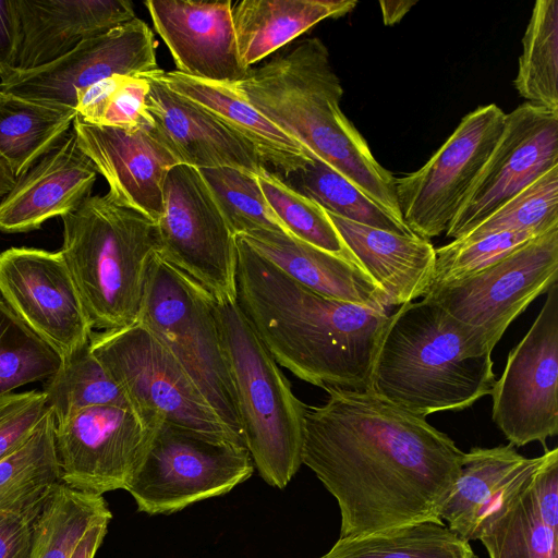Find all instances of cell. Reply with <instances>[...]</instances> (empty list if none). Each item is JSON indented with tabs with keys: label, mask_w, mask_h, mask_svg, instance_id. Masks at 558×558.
Here are the masks:
<instances>
[{
	"label": "cell",
	"mask_w": 558,
	"mask_h": 558,
	"mask_svg": "<svg viewBox=\"0 0 558 558\" xmlns=\"http://www.w3.org/2000/svg\"><path fill=\"white\" fill-rule=\"evenodd\" d=\"M214 305L245 447L260 477L283 489L303 464L306 404L295 397L234 300L214 299Z\"/></svg>",
	"instance_id": "8992f818"
},
{
	"label": "cell",
	"mask_w": 558,
	"mask_h": 558,
	"mask_svg": "<svg viewBox=\"0 0 558 558\" xmlns=\"http://www.w3.org/2000/svg\"><path fill=\"white\" fill-rule=\"evenodd\" d=\"M233 87L263 116L354 184L372 202L404 223L395 175L341 110L343 88L328 48L318 37L250 69Z\"/></svg>",
	"instance_id": "3957f363"
},
{
	"label": "cell",
	"mask_w": 558,
	"mask_h": 558,
	"mask_svg": "<svg viewBox=\"0 0 558 558\" xmlns=\"http://www.w3.org/2000/svg\"><path fill=\"white\" fill-rule=\"evenodd\" d=\"M484 336L422 299L388 315L365 390L420 416L459 411L492 395Z\"/></svg>",
	"instance_id": "277c9868"
},
{
	"label": "cell",
	"mask_w": 558,
	"mask_h": 558,
	"mask_svg": "<svg viewBox=\"0 0 558 558\" xmlns=\"http://www.w3.org/2000/svg\"><path fill=\"white\" fill-rule=\"evenodd\" d=\"M0 294L62 361L89 344L93 327L60 251L10 247L1 252Z\"/></svg>",
	"instance_id": "9a60e30c"
},
{
	"label": "cell",
	"mask_w": 558,
	"mask_h": 558,
	"mask_svg": "<svg viewBox=\"0 0 558 558\" xmlns=\"http://www.w3.org/2000/svg\"><path fill=\"white\" fill-rule=\"evenodd\" d=\"M354 260L386 293L391 306L424 298L435 272V247L416 234L401 235L327 213Z\"/></svg>",
	"instance_id": "d4e9b609"
},
{
	"label": "cell",
	"mask_w": 558,
	"mask_h": 558,
	"mask_svg": "<svg viewBox=\"0 0 558 558\" xmlns=\"http://www.w3.org/2000/svg\"><path fill=\"white\" fill-rule=\"evenodd\" d=\"M16 179L7 162L0 157V202L13 189Z\"/></svg>",
	"instance_id": "7dc6e473"
},
{
	"label": "cell",
	"mask_w": 558,
	"mask_h": 558,
	"mask_svg": "<svg viewBox=\"0 0 558 558\" xmlns=\"http://www.w3.org/2000/svg\"><path fill=\"white\" fill-rule=\"evenodd\" d=\"M555 227H558V166L515 194L462 238L507 231L539 235Z\"/></svg>",
	"instance_id": "ab89813d"
},
{
	"label": "cell",
	"mask_w": 558,
	"mask_h": 558,
	"mask_svg": "<svg viewBox=\"0 0 558 558\" xmlns=\"http://www.w3.org/2000/svg\"><path fill=\"white\" fill-rule=\"evenodd\" d=\"M137 323L169 350L213 410L244 442L211 294L157 252L149 264Z\"/></svg>",
	"instance_id": "52a82bcc"
},
{
	"label": "cell",
	"mask_w": 558,
	"mask_h": 558,
	"mask_svg": "<svg viewBox=\"0 0 558 558\" xmlns=\"http://www.w3.org/2000/svg\"><path fill=\"white\" fill-rule=\"evenodd\" d=\"M73 107L22 98L0 90V157L15 179L71 130Z\"/></svg>",
	"instance_id": "f1b7e54d"
},
{
	"label": "cell",
	"mask_w": 558,
	"mask_h": 558,
	"mask_svg": "<svg viewBox=\"0 0 558 558\" xmlns=\"http://www.w3.org/2000/svg\"><path fill=\"white\" fill-rule=\"evenodd\" d=\"M545 460L520 454L512 444L473 447L464 452L460 472L440 519L465 542L476 541L483 523L519 493Z\"/></svg>",
	"instance_id": "603a6c76"
},
{
	"label": "cell",
	"mask_w": 558,
	"mask_h": 558,
	"mask_svg": "<svg viewBox=\"0 0 558 558\" xmlns=\"http://www.w3.org/2000/svg\"><path fill=\"white\" fill-rule=\"evenodd\" d=\"M158 254L215 300H234L235 235L198 169L177 165L163 187Z\"/></svg>",
	"instance_id": "30bf717a"
},
{
	"label": "cell",
	"mask_w": 558,
	"mask_h": 558,
	"mask_svg": "<svg viewBox=\"0 0 558 558\" xmlns=\"http://www.w3.org/2000/svg\"><path fill=\"white\" fill-rule=\"evenodd\" d=\"M292 189L316 202L327 213L401 235L411 229L372 202L354 184L332 168L314 158L282 178Z\"/></svg>",
	"instance_id": "836d02e7"
},
{
	"label": "cell",
	"mask_w": 558,
	"mask_h": 558,
	"mask_svg": "<svg viewBox=\"0 0 558 558\" xmlns=\"http://www.w3.org/2000/svg\"><path fill=\"white\" fill-rule=\"evenodd\" d=\"M150 27L135 17L82 41L65 56L36 69L19 71L0 90L75 108L76 93L113 75L143 77L159 68Z\"/></svg>",
	"instance_id": "e0dca14e"
},
{
	"label": "cell",
	"mask_w": 558,
	"mask_h": 558,
	"mask_svg": "<svg viewBox=\"0 0 558 558\" xmlns=\"http://www.w3.org/2000/svg\"><path fill=\"white\" fill-rule=\"evenodd\" d=\"M20 43L15 0H0V83L7 82L17 72Z\"/></svg>",
	"instance_id": "ee69618b"
},
{
	"label": "cell",
	"mask_w": 558,
	"mask_h": 558,
	"mask_svg": "<svg viewBox=\"0 0 558 558\" xmlns=\"http://www.w3.org/2000/svg\"><path fill=\"white\" fill-rule=\"evenodd\" d=\"M535 236L537 235L531 232L507 231L452 240L450 243L435 248L436 263L432 286L445 284L472 276Z\"/></svg>",
	"instance_id": "60d3db41"
},
{
	"label": "cell",
	"mask_w": 558,
	"mask_h": 558,
	"mask_svg": "<svg viewBox=\"0 0 558 558\" xmlns=\"http://www.w3.org/2000/svg\"><path fill=\"white\" fill-rule=\"evenodd\" d=\"M43 506L26 512L0 511V558H31L35 520Z\"/></svg>",
	"instance_id": "7bdbcfd3"
},
{
	"label": "cell",
	"mask_w": 558,
	"mask_h": 558,
	"mask_svg": "<svg viewBox=\"0 0 558 558\" xmlns=\"http://www.w3.org/2000/svg\"><path fill=\"white\" fill-rule=\"evenodd\" d=\"M112 518L101 495L56 486L35 520L31 558H71L84 534Z\"/></svg>",
	"instance_id": "1f68e13d"
},
{
	"label": "cell",
	"mask_w": 558,
	"mask_h": 558,
	"mask_svg": "<svg viewBox=\"0 0 558 558\" xmlns=\"http://www.w3.org/2000/svg\"><path fill=\"white\" fill-rule=\"evenodd\" d=\"M149 82L113 75L76 93V120L96 126L135 130L150 125L146 110Z\"/></svg>",
	"instance_id": "f35d334b"
},
{
	"label": "cell",
	"mask_w": 558,
	"mask_h": 558,
	"mask_svg": "<svg viewBox=\"0 0 558 558\" xmlns=\"http://www.w3.org/2000/svg\"><path fill=\"white\" fill-rule=\"evenodd\" d=\"M253 472L245 446L160 422L125 490L140 512L169 514L229 493Z\"/></svg>",
	"instance_id": "9c48e42d"
},
{
	"label": "cell",
	"mask_w": 558,
	"mask_h": 558,
	"mask_svg": "<svg viewBox=\"0 0 558 558\" xmlns=\"http://www.w3.org/2000/svg\"><path fill=\"white\" fill-rule=\"evenodd\" d=\"M258 254L304 287L330 299L386 311V293L355 262L308 244L284 231L239 235Z\"/></svg>",
	"instance_id": "484cf974"
},
{
	"label": "cell",
	"mask_w": 558,
	"mask_h": 558,
	"mask_svg": "<svg viewBox=\"0 0 558 558\" xmlns=\"http://www.w3.org/2000/svg\"><path fill=\"white\" fill-rule=\"evenodd\" d=\"M156 426L126 405L90 407L54 422L61 482L101 496L126 489Z\"/></svg>",
	"instance_id": "5bb4252c"
},
{
	"label": "cell",
	"mask_w": 558,
	"mask_h": 558,
	"mask_svg": "<svg viewBox=\"0 0 558 558\" xmlns=\"http://www.w3.org/2000/svg\"><path fill=\"white\" fill-rule=\"evenodd\" d=\"M89 350L147 422H166L245 446L169 350L140 323L93 332Z\"/></svg>",
	"instance_id": "ba28073f"
},
{
	"label": "cell",
	"mask_w": 558,
	"mask_h": 558,
	"mask_svg": "<svg viewBox=\"0 0 558 558\" xmlns=\"http://www.w3.org/2000/svg\"><path fill=\"white\" fill-rule=\"evenodd\" d=\"M235 243L234 302L277 364L323 389L365 390L387 311L324 296Z\"/></svg>",
	"instance_id": "7a4b0ae2"
},
{
	"label": "cell",
	"mask_w": 558,
	"mask_h": 558,
	"mask_svg": "<svg viewBox=\"0 0 558 558\" xmlns=\"http://www.w3.org/2000/svg\"><path fill=\"white\" fill-rule=\"evenodd\" d=\"M505 118L495 104L477 107L423 167L395 178L398 205L413 233L429 240L446 232L497 143Z\"/></svg>",
	"instance_id": "7c38bea8"
},
{
	"label": "cell",
	"mask_w": 558,
	"mask_h": 558,
	"mask_svg": "<svg viewBox=\"0 0 558 558\" xmlns=\"http://www.w3.org/2000/svg\"><path fill=\"white\" fill-rule=\"evenodd\" d=\"M146 110L151 126L179 163L196 169L229 167L259 174L268 169L254 147L207 111L151 74Z\"/></svg>",
	"instance_id": "44dd1931"
},
{
	"label": "cell",
	"mask_w": 558,
	"mask_h": 558,
	"mask_svg": "<svg viewBox=\"0 0 558 558\" xmlns=\"http://www.w3.org/2000/svg\"><path fill=\"white\" fill-rule=\"evenodd\" d=\"M557 278L555 227L472 276L432 286L424 299L480 331L493 350L509 325Z\"/></svg>",
	"instance_id": "8fae6325"
},
{
	"label": "cell",
	"mask_w": 558,
	"mask_h": 558,
	"mask_svg": "<svg viewBox=\"0 0 558 558\" xmlns=\"http://www.w3.org/2000/svg\"><path fill=\"white\" fill-rule=\"evenodd\" d=\"M72 126L80 148L106 179L113 201L157 222L167 175L180 163L151 124L124 130L75 119Z\"/></svg>",
	"instance_id": "ac0fdd59"
},
{
	"label": "cell",
	"mask_w": 558,
	"mask_h": 558,
	"mask_svg": "<svg viewBox=\"0 0 558 558\" xmlns=\"http://www.w3.org/2000/svg\"><path fill=\"white\" fill-rule=\"evenodd\" d=\"M356 5L355 0H243L232 3L240 59L251 69L317 23L341 17Z\"/></svg>",
	"instance_id": "83f0119b"
},
{
	"label": "cell",
	"mask_w": 558,
	"mask_h": 558,
	"mask_svg": "<svg viewBox=\"0 0 558 558\" xmlns=\"http://www.w3.org/2000/svg\"><path fill=\"white\" fill-rule=\"evenodd\" d=\"M256 179L269 207L290 234L355 262L322 206L292 189L281 177L268 169L257 174Z\"/></svg>",
	"instance_id": "d590c367"
},
{
	"label": "cell",
	"mask_w": 558,
	"mask_h": 558,
	"mask_svg": "<svg viewBox=\"0 0 558 558\" xmlns=\"http://www.w3.org/2000/svg\"><path fill=\"white\" fill-rule=\"evenodd\" d=\"M49 411L43 391L0 395V460L23 445Z\"/></svg>",
	"instance_id": "b9f144b4"
},
{
	"label": "cell",
	"mask_w": 558,
	"mask_h": 558,
	"mask_svg": "<svg viewBox=\"0 0 558 558\" xmlns=\"http://www.w3.org/2000/svg\"><path fill=\"white\" fill-rule=\"evenodd\" d=\"M492 417L514 447L543 445L558 433V284L522 340L509 352L493 391Z\"/></svg>",
	"instance_id": "4fadbf2b"
},
{
	"label": "cell",
	"mask_w": 558,
	"mask_h": 558,
	"mask_svg": "<svg viewBox=\"0 0 558 558\" xmlns=\"http://www.w3.org/2000/svg\"><path fill=\"white\" fill-rule=\"evenodd\" d=\"M43 392L54 422L90 407H132L90 352L89 344L62 361L59 369L46 379Z\"/></svg>",
	"instance_id": "e575fe53"
},
{
	"label": "cell",
	"mask_w": 558,
	"mask_h": 558,
	"mask_svg": "<svg viewBox=\"0 0 558 558\" xmlns=\"http://www.w3.org/2000/svg\"><path fill=\"white\" fill-rule=\"evenodd\" d=\"M98 171L73 129L24 174L0 202V231L28 232L76 209L90 195Z\"/></svg>",
	"instance_id": "ffe728a7"
},
{
	"label": "cell",
	"mask_w": 558,
	"mask_h": 558,
	"mask_svg": "<svg viewBox=\"0 0 558 558\" xmlns=\"http://www.w3.org/2000/svg\"><path fill=\"white\" fill-rule=\"evenodd\" d=\"M198 170L234 235L256 230L288 232L269 207L256 174L229 167Z\"/></svg>",
	"instance_id": "74e56055"
},
{
	"label": "cell",
	"mask_w": 558,
	"mask_h": 558,
	"mask_svg": "<svg viewBox=\"0 0 558 558\" xmlns=\"http://www.w3.org/2000/svg\"><path fill=\"white\" fill-rule=\"evenodd\" d=\"M108 521L94 524L82 537L71 558H94L107 533Z\"/></svg>",
	"instance_id": "f6af8a7d"
},
{
	"label": "cell",
	"mask_w": 558,
	"mask_h": 558,
	"mask_svg": "<svg viewBox=\"0 0 558 558\" xmlns=\"http://www.w3.org/2000/svg\"><path fill=\"white\" fill-rule=\"evenodd\" d=\"M416 1L401 0V1H380V10L384 24L387 26L399 23L403 16L411 10Z\"/></svg>",
	"instance_id": "bcb514c9"
},
{
	"label": "cell",
	"mask_w": 558,
	"mask_h": 558,
	"mask_svg": "<svg viewBox=\"0 0 558 558\" xmlns=\"http://www.w3.org/2000/svg\"><path fill=\"white\" fill-rule=\"evenodd\" d=\"M145 5L175 71L222 84H234L247 74L238 51L230 0H147Z\"/></svg>",
	"instance_id": "d6986e66"
},
{
	"label": "cell",
	"mask_w": 558,
	"mask_h": 558,
	"mask_svg": "<svg viewBox=\"0 0 558 558\" xmlns=\"http://www.w3.org/2000/svg\"><path fill=\"white\" fill-rule=\"evenodd\" d=\"M151 75L197 105L251 144L266 166L281 178L314 158L290 135L263 116L232 84L210 82L158 69Z\"/></svg>",
	"instance_id": "4316f807"
},
{
	"label": "cell",
	"mask_w": 558,
	"mask_h": 558,
	"mask_svg": "<svg viewBox=\"0 0 558 558\" xmlns=\"http://www.w3.org/2000/svg\"><path fill=\"white\" fill-rule=\"evenodd\" d=\"M61 219L60 252L93 329L137 323L149 264L159 251L157 223L109 193L89 195Z\"/></svg>",
	"instance_id": "5b68a950"
},
{
	"label": "cell",
	"mask_w": 558,
	"mask_h": 558,
	"mask_svg": "<svg viewBox=\"0 0 558 558\" xmlns=\"http://www.w3.org/2000/svg\"><path fill=\"white\" fill-rule=\"evenodd\" d=\"M526 102L558 113V0H537L513 81Z\"/></svg>",
	"instance_id": "d6a6232c"
},
{
	"label": "cell",
	"mask_w": 558,
	"mask_h": 558,
	"mask_svg": "<svg viewBox=\"0 0 558 558\" xmlns=\"http://www.w3.org/2000/svg\"><path fill=\"white\" fill-rule=\"evenodd\" d=\"M61 357L0 300V395L48 379Z\"/></svg>",
	"instance_id": "8d00e7d4"
},
{
	"label": "cell",
	"mask_w": 558,
	"mask_h": 558,
	"mask_svg": "<svg viewBox=\"0 0 558 558\" xmlns=\"http://www.w3.org/2000/svg\"><path fill=\"white\" fill-rule=\"evenodd\" d=\"M61 482L49 411L17 449L0 460V511L39 509Z\"/></svg>",
	"instance_id": "f546056e"
},
{
	"label": "cell",
	"mask_w": 558,
	"mask_h": 558,
	"mask_svg": "<svg viewBox=\"0 0 558 558\" xmlns=\"http://www.w3.org/2000/svg\"><path fill=\"white\" fill-rule=\"evenodd\" d=\"M319 558H477L444 521H421L339 538Z\"/></svg>",
	"instance_id": "4dcf8cb0"
},
{
	"label": "cell",
	"mask_w": 558,
	"mask_h": 558,
	"mask_svg": "<svg viewBox=\"0 0 558 558\" xmlns=\"http://www.w3.org/2000/svg\"><path fill=\"white\" fill-rule=\"evenodd\" d=\"M21 43L17 72L46 65L82 41L135 19L128 0H15Z\"/></svg>",
	"instance_id": "7402d4cb"
},
{
	"label": "cell",
	"mask_w": 558,
	"mask_h": 558,
	"mask_svg": "<svg viewBox=\"0 0 558 558\" xmlns=\"http://www.w3.org/2000/svg\"><path fill=\"white\" fill-rule=\"evenodd\" d=\"M557 166L558 113L530 102L506 113L501 134L450 221L446 236H464Z\"/></svg>",
	"instance_id": "2e32d148"
},
{
	"label": "cell",
	"mask_w": 558,
	"mask_h": 558,
	"mask_svg": "<svg viewBox=\"0 0 558 558\" xmlns=\"http://www.w3.org/2000/svg\"><path fill=\"white\" fill-rule=\"evenodd\" d=\"M489 558H558V448L481 526Z\"/></svg>",
	"instance_id": "cb8c5ba5"
},
{
	"label": "cell",
	"mask_w": 558,
	"mask_h": 558,
	"mask_svg": "<svg viewBox=\"0 0 558 558\" xmlns=\"http://www.w3.org/2000/svg\"><path fill=\"white\" fill-rule=\"evenodd\" d=\"M305 408L302 463L336 498L340 537L441 521L464 452L425 417L367 391Z\"/></svg>",
	"instance_id": "6da1fadb"
}]
</instances>
